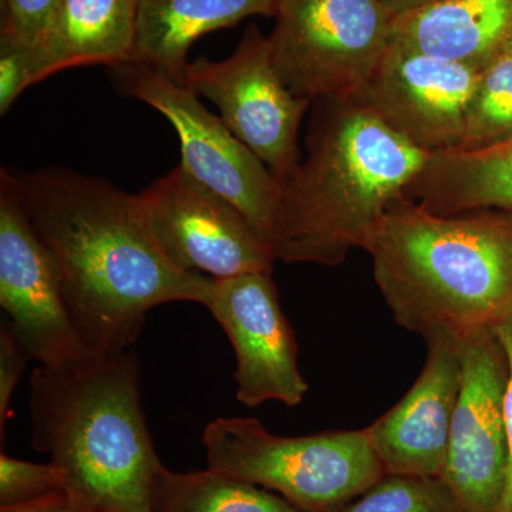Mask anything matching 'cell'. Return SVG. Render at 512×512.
I'll return each instance as SVG.
<instances>
[{
	"mask_svg": "<svg viewBox=\"0 0 512 512\" xmlns=\"http://www.w3.org/2000/svg\"><path fill=\"white\" fill-rule=\"evenodd\" d=\"M0 181L49 249L74 326L96 355L130 349L157 306L207 301L212 278L165 256L137 194L66 168H3Z\"/></svg>",
	"mask_w": 512,
	"mask_h": 512,
	"instance_id": "1",
	"label": "cell"
},
{
	"mask_svg": "<svg viewBox=\"0 0 512 512\" xmlns=\"http://www.w3.org/2000/svg\"><path fill=\"white\" fill-rule=\"evenodd\" d=\"M305 160L281 183L271 248L286 264L336 266L369 248L431 154L360 100L312 103Z\"/></svg>",
	"mask_w": 512,
	"mask_h": 512,
	"instance_id": "2",
	"label": "cell"
},
{
	"mask_svg": "<svg viewBox=\"0 0 512 512\" xmlns=\"http://www.w3.org/2000/svg\"><path fill=\"white\" fill-rule=\"evenodd\" d=\"M394 322L461 339L512 312V212L439 215L397 201L367 251Z\"/></svg>",
	"mask_w": 512,
	"mask_h": 512,
	"instance_id": "3",
	"label": "cell"
},
{
	"mask_svg": "<svg viewBox=\"0 0 512 512\" xmlns=\"http://www.w3.org/2000/svg\"><path fill=\"white\" fill-rule=\"evenodd\" d=\"M32 446L62 471L86 512H150L158 458L141 406L134 353L93 355L30 376Z\"/></svg>",
	"mask_w": 512,
	"mask_h": 512,
	"instance_id": "4",
	"label": "cell"
},
{
	"mask_svg": "<svg viewBox=\"0 0 512 512\" xmlns=\"http://www.w3.org/2000/svg\"><path fill=\"white\" fill-rule=\"evenodd\" d=\"M208 468L281 494L303 512H335L386 476L366 429L276 436L252 417L207 424Z\"/></svg>",
	"mask_w": 512,
	"mask_h": 512,
	"instance_id": "5",
	"label": "cell"
},
{
	"mask_svg": "<svg viewBox=\"0 0 512 512\" xmlns=\"http://www.w3.org/2000/svg\"><path fill=\"white\" fill-rule=\"evenodd\" d=\"M272 62L299 99L357 100L393 42L382 0H279Z\"/></svg>",
	"mask_w": 512,
	"mask_h": 512,
	"instance_id": "6",
	"label": "cell"
},
{
	"mask_svg": "<svg viewBox=\"0 0 512 512\" xmlns=\"http://www.w3.org/2000/svg\"><path fill=\"white\" fill-rule=\"evenodd\" d=\"M109 76L120 93L143 101L170 121L180 140V164L239 208L271 247L281 183L254 151L180 80L134 62L109 67Z\"/></svg>",
	"mask_w": 512,
	"mask_h": 512,
	"instance_id": "7",
	"label": "cell"
},
{
	"mask_svg": "<svg viewBox=\"0 0 512 512\" xmlns=\"http://www.w3.org/2000/svg\"><path fill=\"white\" fill-rule=\"evenodd\" d=\"M180 82L212 101L225 126L269 168L279 183L301 164L299 127L311 101L285 86L272 62L269 37L251 25L227 59L200 57Z\"/></svg>",
	"mask_w": 512,
	"mask_h": 512,
	"instance_id": "8",
	"label": "cell"
},
{
	"mask_svg": "<svg viewBox=\"0 0 512 512\" xmlns=\"http://www.w3.org/2000/svg\"><path fill=\"white\" fill-rule=\"evenodd\" d=\"M141 212L177 268L212 279L266 272L276 256L242 211L178 164L137 194Z\"/></svg>",
	"mask_w": 512,
	"mask_h": 512,
	"instance_id": "9",
	"label": "cell"
},
{
	"mask_svg": "<svg viewBox=\"0 0 512 512\" xmlns=\"http://www.w3.org/2000/svg\"><path fill=\"white\" fill-rule=\"evenodd\" d=\"M461 389L441 481L463 512H500L508 473L507 357L493 328L461 338Z\"/></svg>",
	"mask_w": 512,
	"mask_h": 512,
	"instance_id": "10",
	"label": "cell"
},
{
	"mask_svg": "<svg viewBox=\"0 0 512 512\" xmlns=\"http://www.w3.org/2000/svg\"><path fill=\"white\" fill-rule=\"evenodd\" d=\"M0 306L16 338L39 366H72L96 355L74 326L49 249L2 181Z\"/></svg>",
	"mask_w": 512,
	"mask_h": 512,
	"instance_id": "11",
	"label": "cell"
},
{
	"mask_svg": "<svg viewBox=\"0 0 512 512\" xmlns=\"http://www.w3.org/2000/svg\"><path fill=\"white\" fill-rule=\"evenodd\" d=\"M204 306L234 349L238 402L248 407L303 402L309 384L299 370L295 333L271 274L212 279Z\"/></svg>",
	"mask_w": 512,
	"mask_h": 512,
	"instance_id": "12",
	"label": "cell"
},
{
	"mask_svg": "<svg viewBox=\"0 0 512 512\" xmlns=\"http://www.w3.org/2000/svg\"><path fill=\"white\" fill-rule=\"evenodd\" d=\"M481 70L392 42L357 100L426 153L460 150Z\"/></svg>",
	"mask_w": 512,
	"mask_h": 512,
	"instance_id": "13",
	"label": "cell"
},
{
	"mask_svg": "<svg viewBox=\"0 0 512 512\" xmlns=\"http://www.w3.org/2000/svg\"><path fill=\"white\" fill-rule=\"evenodd\" d=\"M426 363L399 403L366 427L386 476L440 478L461 389V339H424Z\"/></svg>",
	"mask_w": 512,
	"mask_h": 512,
	"instance_id": "14",
	"label": "cell"
},
{
	"mask_svg": "<svg viewBox=\"0 0 512 512\" xmlns=\"http://www.w3.org/2000/svg\"><path fill=\"white\" fill-rule=\"evenodd\" d=\"M512 37V0H434L394 16L393 42L484 69Z\"/></svg>",
	"mask_w": 512,
	"mask_h": 512,
	"instance_id": "15",
	"label": "cell"
},
{
	"mask_svg": "<svg viewBox=\"0 0 512 512\" xmlns=\"http://www.w3.org/2000/svg\"><path fill=\"white\" fill-rule=\"evenodd\" d=\"M140 0H60L36 46L42 80L73 67L131 62Z\"/></svg>",
	"mask_w": 512,
	"mask_h": 512,
	"instance_id": "16",
	"label": "cell"
},
{
	"mask_svg": "<svg viewBox=\"0 0 512 512\" xmlns=\"http://www.w3.org/2000/svg\"><path fill=\"white\" fill-rule=\"evenodd\" d=\"M279 0H140L131 62L181 80L195 40L249 16H275Z\"/></svg>",
	"mask_w": 512,
	"mask_h": 512,
	"instance_id": "17",
	"label": "cell"
},
{
	"mask_svg": "<svg viewBox=\"0 0 512 512\" xmlns=\"http://www.w3.org/2000/svg\"><path fill=\"white\" fill-rule=\"evenodd\" d=\"M406 197L439 215L512 212V138L483 150L431 154Z\"/></svg>",
	"mask_w": 512,
	"mask_h": 512,
	"instance_id": "18",
	"label": "cell"
},
{
	"mask_svg": "<svg viewBox=\"0 0 512 512\" xmlns=\"http://www.w3.org/2000/svg\"><path fill=\"white\" fill-rule=\"evenodd\" d=\"M150 512H303L258 485L207 468L175 473L161 466L154 476Z\"/></svg>",
	"mask_w": 512,
	"mask_h": 512,
	"instance_id": "19",
	"label": "cell"
},
{
	"mask_svg": "<svg viewBox=\"0 0 512 512\" xmlns=\"http://www.w3.org/2000/svg\"><path fill=\"white\" fill-rule=\"evenodd\" d=\"M512 138V52L505 47L481 70L460 150L476 151Z\"/></svg>",
	"mask_w": 512,
	"mask_h": 512,
	"instance_id": "20",
	"label": "cell"
},
{
	"mask_svg": "<svg viewBox=\"0 0 512 512\" xmlns=\"http://www.w3.org/2000/svg\"><path fill=\"white\" fill-rule=\"evenodd\" d=\"M335 512H463L441 478L384 476Z\"/></svg>",
	"mask_w": 512,
	"mask_h": 512,
	"instance_id": "21",
	"label": "cell"
},
{
	"mask_svg": "<svg viewBox=\"0 0 512 512\" xmlns=\"http://www.w3.org/2000/svg\"><path fill=\"white\" fill-rule=\"evenodd\" d=\"M60 491H66V485L55 464H37L0 454V507L28 503Z\"/></svg>",
	"mask_w": 512,
	"mask_h": 512,
	"instance_id": "22",
	"label": "cell"
},
{
	"mask_svg": "<svg viewBox=\"0 0 512 512\" xmlns=\"http://www.w3.org/2000/svg\"><path fill=\"white\" fill-rule=\"evenodd\" d=\"M42 82L36 46L0 32V114L10 107L32 84Z\"/></svg>",
	"mask_w": 512,
	"mask_h": 512,
	"instance_id": "23",
	"label": "cell"
},
{
	"mask_svg": "<svg viewBox=\"0 0 512 512\" xmlns=\"http://www.w3.org/2000/svg\"><path fill=\"white\" fill-rule=\"evenodd\" d=\"M60 0H2L0 32L37 46L45 36Z\"/></svg>",
	"mask_w": 512,
	"mask_h": 512,
	"instance_id": "24",
	"label": "cell"
},
{
	"mask_svg": "<svg viewBox=\"0 0 512 512\" xmlns=\"http://www.w3.org/2000/svg\"><path fill=\"white\" fill-rule=\"evenodd\" d=\"M29 359L28 352L16 338L8 320L3 319L0 325V436L2 439L9 419L10 400Z\"/></svg>",
	"mask_w": 512,
	"mask_h": 512,
	"instance_id": "25",
	"label": "cell"
},
{
	"mask_svg": "<svg viewBox=\"0 0 512 512\" xmlns=\"http://www.w3.org/2000/svg\"><path fill=\"white\" fill-rule=\"evenodd\" d=\"M507 357V382L504 390V420L508 440V473L500 512H512V312L493 328Z\"/></svg>",
	"mask_w": 512,
	"mask_h": 512,
	"instance_id": "26",
	"label": "cell"
},
{
	"mask_svg": "<svg viewBox=\"0 0 512 512\" xmlns=\"http://www.w3.org/2000/svg\"><path fill=\"white\" fill-rule=\"evenodd\" d=\"M0 512H86L79 507L66 491L50 494L28 503L0 507Z\"/></svg>",
	"mask_w": 512,
	"mask_h": 512,
	"instance_id": "27",
	"label": "cell"
},
{
	"mask_svg": "<svg viewBox=\"0 0 512 512\" xmlns=\"http://www.w3.org/2000/svg\"><path fill=\"white\" fill-rule=\"evenodd\" d=\"M434 0H382L384 6L393 13L394 16L403 15V13L412 12L421 6L429 5Z\"/></svg>",
	"mask_w": 512,
	"mask_h": 512,
	"instance_id": "28",
	"label": "cell"
},
{
	"mask_svg": "<svg viewBox=\"0 0 512 512\" xmlns=\"http://www.w3.org/2000/svg\"><path fill=\"white\" fill-rule=\"evenodd\" d=\"M507 47H508V49H510V50H511V52H512V37H511L510 43H508V46H507Z\"/></svg>",
	"mask_w": 512,
	"mask_h": 512,
	"instance_id": "29",
	"label": "cell"
}]
</instances>
